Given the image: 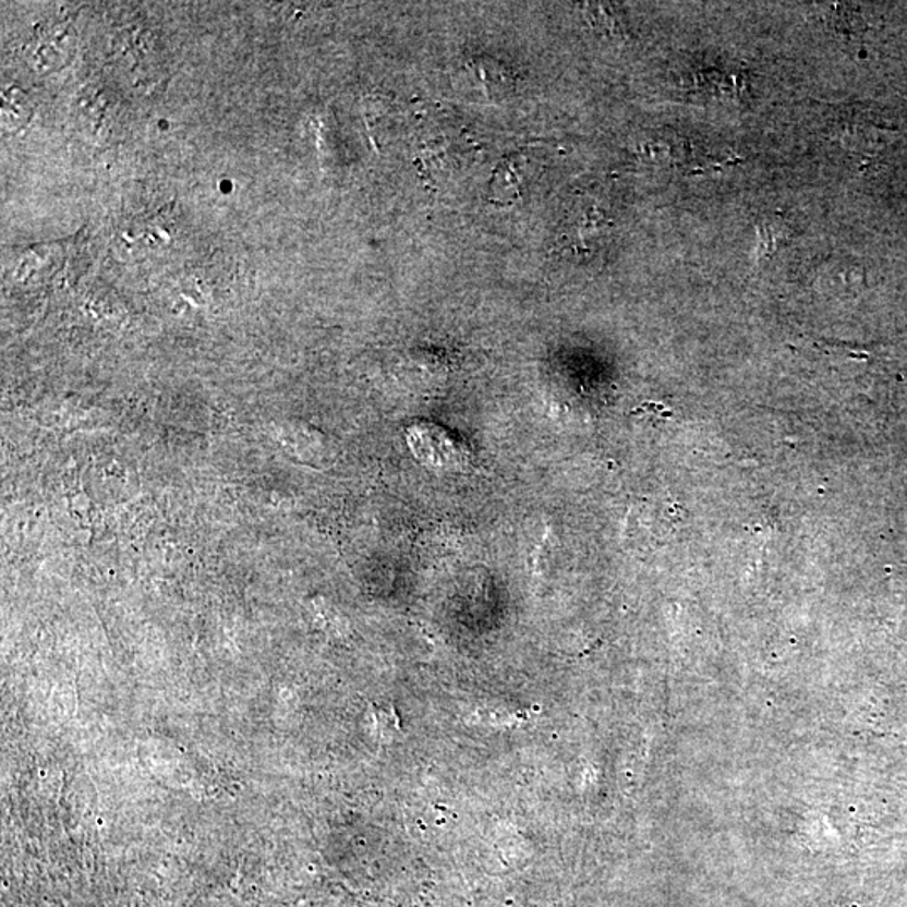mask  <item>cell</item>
I'll return each instance as SVG.
<instances>
[{"label":"cell","instance_id":"obj_1","mask_svg":"<svg viewBox=\"0 0 907 907\" xmlns=\"http://www.w3.org/2000/svg\"><path fill=\"white\" fill-rule=\"evenodd\" d=\"M409 440L415 456L428 468L456 471L468 465V446L440 425H414L410 427Z\"/></svg>","mask_w":907,"mask_h":907},{"label":"cell","instance_id":"obj_2","mask_svg":"<svg viewBox=\"0 0 907 907\" xmlns=\"http://www.w3.org/2000/svg\"><path fill=\"white\" fill-rule=\"evenodd\" d=\"M73 34L63 26L49 27L39 33L29 46V59L36 70H58L73 52Z\"/></svg>","mask_w":907,"mask_h":907},{"label":"cell","instance_id":"obj_3","mask_svg":"<svg viewBox=\"0 0 907 907\" xmlns=\"http://www.w3.org/2000/svg\"><path fill=\"white\" fill-rule=\"evenodd\" d=\"M31 118L29 98L17 88H8L2 93V123L5 129L17 130L26 125Z\"/></svg>","mask_w":907,"mask_h":907},{"label":"cell","instance_id":"obj_4","mask_svg":"<svg viewBox=\"0 0 907 907\" xmlns=\"http://www.w3.org/2000/svg\"><path fill=\"white\" fill-rule=\"evenodd\" d=\"M783 238H785V235H783L782 223L775 222V220H773V222H770L769 220V222L766 223H761L760 253L765 254V256H769L770 253L776 251V247H778L779 241H782Z\"/></svg>","mask_w":907,"mask_h":907}]
</instances>
